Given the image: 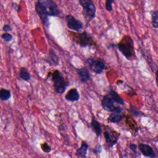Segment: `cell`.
Instances as JSON below:
<instances>
[{
  "instance_id": "1",
  "label": "cell",
  "mask_w": 158,
  "mask_h": 158,
  "mask_svg": "<svg viewBox=\"0 0 158 158\" xmlns=\"http://www.w3.org/2000/svg\"><path fill=\"white\" fill-rule=\"evenodd\" d=\"M35 10L43 24L48 28L49 25L48 16H58L60 10L54 0H38Z\"/></svg>"
},
{
  "instance_id": "2",
  "label": "cell",
  "mask_w": 158,
  "mask_h": 158,
  "mask_svg": "<svg viewBox=\"0 0 158 158\" xmlns=\"http://www.w3.org/2000/svg\"><path fill=\"white\" fill-rule=\"evenodd\" d=\"M115 46L127 59H131L133 56L135 57L134 43L130 36H125Z\"/></svg>"
},
{
  "instance_id": "3",
  "label": "cell",
  "mask_w": 158,
  "mask_h": 158,
  "mask_svg": "<svg viewBox=\"0 0 158 158\" xmlns=\"http://www.w3.org/2000/svg\"><path fill=\"white\" fill-rule=\"evenodd\" d=\"M51 80L55 91L58 94H63L70 83L65 80L59 70H55L51 73Z\"/></svg>"
},
{
  "instance_id": "4",
  "label": "cell",
  "mask_w": 158,
  "mask_h": 158,
  "mask_svg": "<svg viewBox=\"0 0 158 158\" xmlns=\"http://www.w3.org/2000/svg\"><path fill=\"white\" fill-rule=\"evenodd\" d=\"M79 4L82 7L83 15L85 19L89 23L96 17V7L93 0H78Z\"/></svg>"
},
{
  "instance_id": "5",
  "label": "cell",
  "mask_w": 158,
  "mask_h": 158,
  "mask_svg": "<svg viewBox=\"0 0 158 158\" xmlns=\"http://www.w3.org/2000/svg\"><path fill=\"white\" fill-rule=\"evenodd\" d=\"M85 62L91 70L96 74L102 73L106 69V64L104 60L99 57H89L88 58Z\"/></svg>"
},
{
  "instance_id": "6",
  "label": "cell",
  "mask_w": 158,
  "mask_h": 158,
  "mask_svg": "<svg viewBox=\"0 0 158 158\" xmlns=\"http://www.w3.org/2000/svg\"><path fill=\"white\" fill-rule=\"evenodd\" d=\"M75 41L82 47L96 45L93 37L85 31L75 36Z\"/></svg>"
},
{
  "instance_id": "7",
  "label": "cell",
  "mask_w": 158,
  "mask_h": 158,
  "mask_svg": "<svg viewBox=\"0 0 158 158\" xmlns=\"http://www.w3.org/2000/svg\"><path fill=\"white\" fill-rule=\"evenodd\" d=\"M115 102L107 94L105 95L101 101V105L104 110L107 112H118L122 111V109L120 106H117L115 105Z\"/></svg>"
},
{
  "instance_id": "8",
  "label": "cell",
  "mask_w": 158,
  "mask_h": 158,
  "mask_svg": "<svg viewBox=\"0 0 158 158\" xmlns=\"http://www.w3.org/2000/svg\"><path fill=\"white\" fill-rule=\"evenodd\" d=\"M104 136L108 146L112 148L117 143L120 134L112 130L110 127H106L104 131Z\"/></svg>"
},
{
  "instance_id": "9",
  "label": "cell",
  "mask_w": 158,
  "mask_h": 158,
  "mask_svg": "<svg viewBox=\"0 0 158 158\" xmlns=\"http://www.w3.org/2000/svg\"><path fill=\"white\" fill-rule=\"evenodd\" d=\"M65 20L67 27L73 31L79 32L83 28V23L70 14L66 15Z\"/></svg>"
},
{
  "instance_id": "10",
  "label": "cell",
  "mask_w": 158,
  "mask_h": 158,
  "mask_svg": "<svg viewBox=\"0 0 158 158\" xmlns=\"http://www.w3.org/2000/svg\"><path fill=\"white\" fill-rule=\"evenodd\" d=\"M139 149L141 154L147 157L157 158V154L155 152L154 149L148 144H139Z\"/></svg>"
},
{
  "instance_id": "11",
  "label": "cell",
  "mask_w": 158,
  "mask_h": 158,
  "mask_svg": "<svg viewBox=\"0 0 158 158\" xmlns=\"http://www.w3.org/2000/svg\"><path fill=\"white\" fill-rule=\"evenodd\" d=\"M46 61L51 66H56L59 64V59L52 49L49 50L48 55L46 57Z\"/></svg>"
},
{
  "instance_id": "12",
  "label": "cell",
  "mask_w": 158,
  "mask_h": 158,
  "mask_svg": "<svg viewBox=\"0 0 158 158\" xmlns=\"http://www.w3.org/2000/svg\"><path fill=\"white\" fill-rule=\"evenodd\" d=\"M77 73L78 75V78L80 80L81 82L85 83L89 81L91 78L90 73L89 70L86 67H81L77 69Z\"/></svg>"
},
{
  "instance_id": "13",
  "label": "cell",
  "mask_w": 158,
  "mask_h": 158,
  "mask_svg": "<svg viewBox=\"0 0 158 158\" xmlns=\"http://www.w3.org/2000/svg\"><path fill=\"white\" fill-rule=\"evenodd\" d=\"M65 98L67 101H69L71 102H75L79 100L80 94L78 90L76 88H72L65 94Z\"/></svg>"
},
{
  "instance_id": "14",
  "label": "cell",
  "mask_w": 158,
  "mask_h": 158,
  "mask_svg": "<svg viewBox=\"0 0 158 158\" xmlns=\"http://www.w3.org/2000/svg\"><path fill=\"white\" fill-rule=\"evenodd\" d=\"M123 118L122 111L113 112L110 114L107 118V121L110 123H118L120 122Z\"/></svg>"
},
{
  "instance_id": "15",
  "label": "cell",
  "mask_w": 158,
  "mask_h": 158,
  "mask_svg": "<svg viewBox=\"0 0 158 158\" xmlns=\"http://www.w3.org/2000/svg\"><path fill=\"white\" fill-rule=\"evenodd\" d=\"M88 149V144L86 141H82L81 144L79 148L77 149L75 152V155L77 157L81 158H86V154Z\"/></svg>"
},
{
  "instance_id": "16",
  "label": "cell",
  "mask_w": 158,
  "mask_h": 158,
  "mask_svg": "<svg viewBox=\"0 0 158 158\" xmlns=\"http://www.w3.org/2000/svg\"><path fill=\"white\" fill-rule=\"evenodd\" d=\"M91 127L97 136H99L102 133V127L101 124L93 117L91 122Z\"/></svg>"
},
{
  "instance_id": "17",
  "label": "cell",
  "mask_w": 158,
  "mask_h": 158,
  "mask_svg": "<svg viewBox=\"0 0 158 158\" xmlns=\"http://www.w3.org/2000/svg\"><path fill=\"white\" fill-rule=\"evenodd\" d=\"M108 94L110 96V97L113 99V101L115 103L120 104V105L124 104V101L121 98V97L118 95V94L116 91H115L112 89H110L109 93H108Z\"/></svg>"
},
{
  "instance_id": "18",
  "label": "cell",
  "mask_w": 158,
  "mask_h": 158,
  "mask_svg": "<svg viewBox=\"0 0 158 158\" xmlns=\"http://www.w3.org/2000/svg\"><path fill=\"white\" fill-rule=\"evenodd\" d=\"M19 76L22 80L25 81H28L31 78L30 73H29L27 69L25 67H22L20 69V72H19Z\"/></svg>"
},
{
  "instance_id": "19",
  "label": "cell",
  "mask_w": 158,
  "mask_h": 158,
  "mask_svg": "<svg viewBox=\"0 0 158 158\" xmlns=\"http://www.w3.org/2000/svg\"><path fill=\"white\" fill-rule=\"evenodd\" d=\"M151 23L153 28H158V11L155 10L151 12Z\"/></svg>"
},
{
  "instance_id": "20",
  "label": "cell",
  "mask_w": 158,
  "mask_h": 158,
  "mask_svg": "<svg viewBox=\"0 0 158 158\" xmlns=\"http://www.w3.org/2000/svg\"><path fill=\"white\" fill-rule=\"evenodd\" d=\"M11 96V93L9 90L1 89H0V99L2 101L8 100Z\"/></svg>"
},
{
  "instance_id": "21",
  "label": "cell",
  "mask_w": 158,
  "mask_h": 158,
  "mask_svg": "<svg viewBox=\"0 0 158 158\" xmlns=\"http://www.w3.org/2000/svg\"><path fill=\"white\" fill-rule=\"evenodd\" d=\"M1 38L6 42H10L13 38L12 35H10L9 33H4L1 35Z\"/></svg>"
},
{
  "instance_id": "22",
  "label": "cell",
  "mask_w": 158,
  "mask_h": 158,
  "mask_svg": "<svg viewBox=\"0 0 158 158\" xmlns=\"http://www.w3.org/2000/svg\"><path fill=\"white\" fill-rule=\"evenodd\" d=\"M114 2V0H106V9L107 11L110 12L112 10V4Z\"/></svg>"
},
{
  "instance_id": "23",
  "label": "cell",
  "mask_w": 158,
  "mask_h": 158,
  "mask_svg": "<svg viewBox=\"0 0 158 158\" xmlns=\"http://www.w3.org/2000/svg\"><path fill=\"white\" fill-rule=\"evenodd\" d=\"M130 112H131L133 115H135V116H138V115H139L140 114H141L140 112L139 111V110H138L137 108H136L135 107L132 106H131V107H130Z\"/></svg>"
},
{
  "instance_id": "24",
  "label": "cell",
  "mask_w": 158,
  "mask_h": 158,
  "mask_svg": "<svg viewBox=\"0 0 158 158\" xmlns=\"http://www.w3.org/2000/svg\"><path fill=\"white\" fill-rule=\"evenodd\" d=\"M41 146V149H42L43 151H44V152H45L48 153V152H51V147H50L46 143H43Z\"/></svg>"
},
{
  "instance_id": "25",
  "label": "cell",
  "mask_w": 158,
  "mask_h": 158,
  "mask_svg": "<svg viewBox=\"0 0 158 158\" xmlns=\"http://www.w3.org/2000/svg\"><path fill=\"white\" fill-rule=\"evenodd\" d=\"M12 28L11 27H10L9 25H8V24L4 25L3 26V27H2V30H3L4 32H6V33H7V32H9V31H12Z\"/></svg>"
},
{
  "instance_id": "26",
  "label": "cell",
  "mask_w": 158,
  "mask_h": 158,
  "mask_svg": "<svg viewBox=\"0 0 158 158\" xmlns=\"http://www.w3.org/2000/svg\"><path fill=\"white\" fill-rule=\"evenodd\" d=\"M129 147H130V149L133 151V152L135 154H136L137 152V145L135 144H130Z\"/></svg>"
},
{
  "instance_id": "27",
  "label": "cell",
  "mask_w": 158,
  "mask_h": 158,
  "mask_svg": "<svg viewBox=\"0 0 158 158\" xmlns=\"http://www.w3.org/2000/svg\"><path fill=\"white\" fill-rule=\"evenodd\" d=\"M101 151H102V148H101V146L99 144H98L96 146V147L95 148V149H93V152H94V153H96V154L100 153V152H101Z\"/></svg>"
}]
</instances>
